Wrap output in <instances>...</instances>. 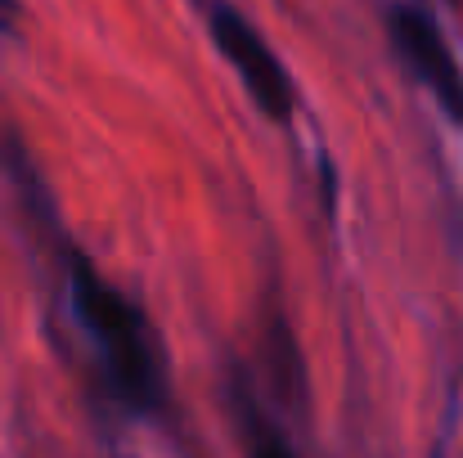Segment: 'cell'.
Wrapping results in <instances>:
<instances>
[{
  "instance_id": "obj_1",
  "label": "cell",
  "mask_w": 463,
  "mask_h": 458,
  "mask_svg": "<svg viewBox=\"0 0 463 458\" xmlns=\"http://www.w3.org/2000/svg\"><path fill=\"white\" fill-rule=\"evenodd\" d=\"M68 293H72L77 323L99 351V364L118 405H127L131 414H157L166 391H162V364H157L154 332L145 314L113 284H104V275L81 252H68Z\"/></svg>"
},
{
  "instance_id": "obj_2",
  "label": "cell",
  "mask_w": 463,
  "mask_h": 458,
  "mask_svg": "<svg viewBox=\"0 0 463 458\" xmlns=\"http://www.w3.org/2000/svg\"><path fill=\"white\" fill-rule=\"evenodd\" d=\"M212 41L234 63V72L248 86L252 104L270 122H293V113H298V86H293L288 68L279 63V54L266 45V36L234 5H212Z\"/></svg>"
},
{
  "instance_id": "obj_3",
  "label": "cell",
  "mask_w": 463,
  "mask_h": 458,
  "mask_svg": "<svg viewBox=\"0 0 463 458\" xmlns=\"http://www.w3.org/2000/svg\"><path fill=\"white\" fill-rule=\"evenodd\" d=\"M387 32H392L396 54L410 63V72L432 90L441 113L463 131V68L455 59V50L446 45L437 18L428 9H419V5H392Z\"/></svg>"
},
{
  "instance_id": "obj_4",
  "label": "cell",
  "mask_w": 463,
  "mask_h": 458,
  "mask_svg": "<svg viewBox=\"0 0 463 458\" xmlns=\"http://www.w3.org/2000/svg\"><path fill=\"white\" fill-rule=\"evenodd\" d=\"M230 405H234V418H239V432H243V445L248 458H298V450L288 445V436L261 414V405L248 396V382L234 378L230 387Z\"/></svg>"
}]
</instances>
